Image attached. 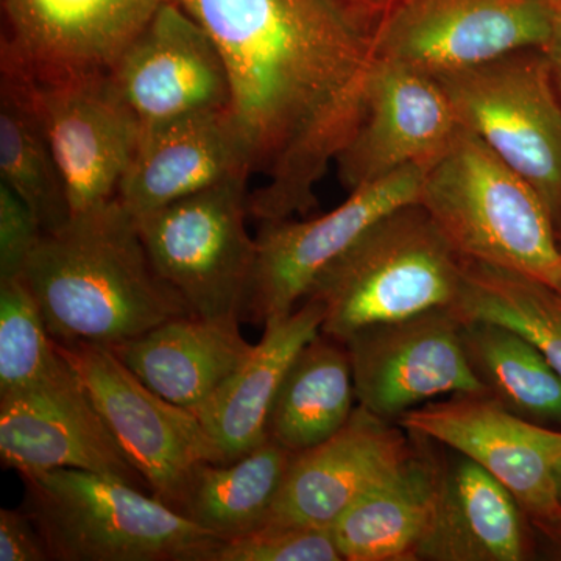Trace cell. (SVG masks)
Segmentation results:
<instances>
[{
  "mask_svg": "<svg viewBox=\"0 0 561 561\" xmlns=\"http://www.w3.org/2000/svg\"><path fill=\"white\" fill-rule=\"evenodd\" d=\"M213 36L230 81L228 116L251 175L250 217L290 219L353 138L370 80L375 27L342 0H175Z\"/></svg>",
  "mask_w": 561,
  "mask_h": 561,
  "instance_id": "cell-1",
  "label": "cell"
},
{
  "mask_svg": "<svg viewBox=\"0 0 561 561\" xmlns=\"http://www.w3.org/2000/svg\"><path fill=\"white\" fill-rule=\"evenodd\" d=\"M24 279L60 345L114 348L164 321L192 316L154 271L138 220L119 198L44 234Z\"/></svg>",
  "mask_w": 561,
  "mask_h": 561,
  "instance_id": "cell-2",
  "label": "cell"
},
{
  "mask_svg": "<svg viewBox=\"0 0 561 561\" xmlns=\"http://www.w3.org/2000/svg\"><path fill=\"white\" fill-rule=\"evenodd\" d=\"M419 203L460 257L522 273L561 295V250L548 206L468 128L460 125L424 169Z\"/></svg>",
  "mask_w": 561,
  "mask_h": 561,
  "instance_id": "cell-3",
  "label": "cell"
},
{
  "mask_svg": "<svg viewBox=\"0 0 561 561\" xmlns=\"http://www.w3.org/2000/svg\"><path fill=\"white\" fill-rule=\"evenodd\" d=\"M461 271L463 260L430 213L411 203L362 232L317 276L306 298L323 306L321 332L343 343L365 328L453 309Z\"/></svg>",
  "mask_w": 561,
  "mask_h": 561,
  "instance_id": "cell-4",
  "label": "cell"
},
{
  "mask_svg": "<svg viewBox=\"0 0 561 561\" xmlns=\"http://www.w3.org/2000/svg\"><path fill=\"white\" fill-rule=\"evenodd\" d=\"M22 511L57 561H208L221 540L153 494L101 472H21Z\"/></svg>",
  "mask_w": 561,
  "mask_h": 561,
  "instance_id": "cell-5",
  "label": "cell"
},
{
  "mask_svg": "<svg viewBox=\"0 0 561 561\" xmlns=\"http://www.w3.org/2000/svg\"><path fill=\"white\" fill-rule=\"evenodd\" d=\"M249 180L225 181L136 219L151 265L192 316L247 317L257 257L247 230Z\"/></svg>",
  "mask_w": 561,
  "mask_h": 561,
  "instance_id": "cell-6",
  "label": "cell"
},
{
  "mask_svg": "<svg viewBox=\"0 0 561 561\" xmlns=\"http://www.w3.org/2000/svg\"><path fill=\"white\" fill-rule=\"evenodd\" d=\"M461 127L474 133L561 216V98L549 55L513 51L472 68L438 73Z\"/></svg>",
  "mask_w": 561,
  "mask_h": 561,
  "instance_id": "cell-7",
  "label": "cell"
},
{
  "mask_svg": "<svg viewBox=\"0 0 561 561\" xmlns=\"http://www.w3.org/2000/svg\"><path fill=\"white\" fill-rule=\"evenodd\" d=\"M557 16V0H389L375 25V55L434 77L546 50Z\"/></svg>",
  "mask_w": 561,
  "mask_h": 561,
  "instance_id": "cell-8",
  "label": "cell"
},
{
  "mask_svg": "<svg viewBox=\"0 0 561 561\" xmlns=\"http://www.w3.org/2000/svg\"><path fill=\"white\" fill-rule=\"evenodd\" d=\"M397 423L485 468L546 538L560 529L561 432L507 411L486 393L453 394L405 412Z\"/></svg>",
  "mask_w": 561,
  "mask_h": 561,
  "instance_id": "cell-9",
  "label": "cell"
},
{
  "mask_svg": "<svg viewBox=\"0 0 561 561\" xmlns=\"http://www.w3.org/2000/svg\"><path fill=\"white\" fill-rule=\"evenodd\" d=\"M57 345L150 493L176 511L195 468L219 463L195 413L154 393L110 346Z\"/></svg>",
  "mask_w": 561,
  "mask_h": 561,
  "instance_id": "cell-10",
  "label": "cell"
},
{
  "mask_svg": "<svg viewBox=\"0 0 561 561\" xmlns=\"http://www.w3.org/2000/svg\"><path fill=\"white\" fill-rule=\"evenodd\" d=\"M424 168L408 165L351 191L331 213L309 220L262 221L245 319L267 324L289 317L332 261L393 209L419 203Z\"/></svg>",
  "mask_w": 561,
  "mask_h": 561,
  "instance_id": "cell-11",
  "label": "cell"
},
{
  "mask_svg": "<svg viewBox=\"0 0 561 561\" xmlns=\"http://www.w3.org/2000/svg\"><path fill=\"white\" fill-rule=\"evenodd\" d=\"M357 404L393 421L442 394L486 393L451 308L354 332L345 342Z\"/></svg>",
  "mask_w": 561,
  "mask_h": 561,
  "instance_id": "cell-12",
  "label": "cell"
},
{
  "mask_svg": "<svg viewBox=\"0 0 561 561\" xmlns=\"http://www.w3.org/2000/svg\"><path fill=\"white\" fill-rule=\"evenodd\" d=\"M0 459L18 474L73 468L150 491L68 359L49 381L0 397Z\"/></svg>",
  "mask_w": 561,
  "mask_h": 561,
  "instance_id": "cell-13",
  "label": "cell"
},
{
  "mask_svg": "<svg viewBox=\"0 0 561 561\" xmlns=\"http://www.w3.org/2000/svg\"><path fill=\"white\" fill-rule=\"evenodd\" d=\"M108 77L142 127L230 105L219 47L175 0L162 3Z\"/></svg>",
  "mask_w": 561,
  "mask_h": 561,
  "instance_id": "cell-14",
  "label": "cell"
},
{
  "mask_svg": "<svg viewBox=\"0 0 561 561\" xmlns=\"http://www.w3.org/2000/svg\"><path fill=\"white\" fill-rule=\"evenodd\" d=\"M33 87L72 216L116 201L142 124L114 90L108 73L33 80Z\"/></svg>",
  "mask_w": 561,
  "mask_h": 561,
  "instance_id": "cell-15",
  "label": "cell"
},
{
  "mask_svg": "<svg viewBox=\"0 0 561 561\" xmlns=\"http://www.w3.org/2000/svg\"><path fill=\"white\" fill-rule=\"evenodd\" d=\"M168 0H2L0 58L38 83L108 73Z\"/></svg>",
  "mask_w": 561,
  "mask_h": 561,
  "instance_id": "cell-16",
  "label": "cell"
},
{
  "mask_svg": "<svg viewBox=\"0 0 561 561\" xmlns=\"http://www.w3.org/2000/svg\"><path fill=\"white\" fill-rule=\"evenodd\" d=\"M459 127L434 77L376 58L359 125L335 160L339 179L351 192L408 165L426 169Z\"/></svg>",
  "mask_w": 561,
  "mask_h": 561,
  "instance_id": "cell-17",
  "label": "cell"
},
{
  "mask_svg": "<svg viewBox=\"0 0 561 561\" xmlns=\"http://www.w3.org/2000/svg\"><path fill=\"white\" fill-rule=\"evenodd\" d=\"M409 435L357 404L337 434L291 456L265 524L331 529L354 502L411 459L415 438Z\"/></svg>",
  "mask_w": 561,
  "mask_h": 561,
  "instance_id": "cell-18",
  "label": "cell"
},
{
  "mask_svg": "<svg viewBox=\"0 0 561 561\" xmlns=\"http://www.w3.org/2000/svg\"><path fill=\"white\" fill-rule=\"evenodd\" d=\"M228 110L142 127L117 198L136 219L228 180L250 179Z\"/></svg>",
  "mask_w": 561,
  "mask_h": 561,
  "instance_id": "cell-19",
  "label": "cell"
},
{
  "mask_svg": "<svg viewBox=\"0 0 561 561\" xmlns=\"http://www.w3.org/2000/svg\"><path fill=\"white\" fill-rule=\"evenodd\" d=\"M435 461L434 516L419 560H529L531 523L511 491L481 465L454 449Z\"/></svg>",
  "mask_w": 561,
  "mask_h": 561,
  "instance_id": "cell-20",
  "label": "cell"
},
{
  "mask_svg": "<svg viewBox=\"0 0 561 561\" xmlns=\"http://www.w3.org/2000/svg\"><path fill=\"white\" fill-rule=\"evenodd\" d=\"M324 309L306 298L286 319L267 324L249 359L201 408L195 416L219 463H231L267 440L268 413L291 362L321 332Z\"/></svg>",
  "mask_w": 561,
  "mask_h": 561,
  "instance_id": "cell-21",
  "label": "cell"
},
{
  "mask_svg": "<svg viewBox=\"0 0 561 561\" xmlns=\"http://www.w3.org/2000/svg\"><path fill=\"white\" fill-rule=\"evenodd\" d=\"M238 319L187 316L111 348L154 393L181 405L201 408L253 353Z\"/></svg>",
  "mask_w": 561,
  "mask_h": 561,
  "instance_id": "cell-22",
  "label": "cell"
},
{
  "mask_svg": "<svg viewBox=\"0 0 561 561\" xmlns=\"http://www.w3.org/2000/svg\"><path fill=\"white\" fill-rule=\"evenodd\" d=\"M411 434V432H409ZM415 438L411 459L331 527L345 561H419L437 493V461Z\"/></svg>",
  "mask_w": 561,
  "mask_h": 561,
  "instance_id": "cell-23",
  "label": "cell"
},
{
  "mask_svg": "<svg viewBox=\"0 0 561 561\" xmlns=\"http://www.w3.org/2000/svg\"><path fill=\"white\" fill-rule=\"evenodd\" d=\"M0 183L27 203L44 234L72 219L68 190L27 73L0 58Z\"/></svg>",
  "mask_w": 561,
  "mask_h": 561,
  "instance_id": "cell-24",
  "label": "cell"
},
{
  "mask_svg": "<svg viewBox=\"0 0 561 561\" xmlns=\"http://www.w3.org/2000/svg\"><path fill=\"white\" fill-rule=\"evenodd\" d=\"M353 368L342 342L320 332L291 362L268 413L267 438L291 454L327 442L356 405Z\"/></svg>",
  "mask_w": 561,
  "mask_h": 561,
  "instance_id": "cell-25",
  "label": "cell"
},
{
  "mask_svg": "<svg viewBox=\"0 0 561 561\" xmlns=\"http://www.w3.org/2000/svg\"><path fill=\"white\" fill-rule=\"evenodd\" d=\"M294 454L265 440L231 463L198 465L176 512L221 541L267 523Z\"/></svg>",
  "mask_w": 561,
  "mask_h": 561,
  "instance_id": "cell-26",
  "label": "cell"
},
{
  "mask_svg": "<svg viewBox=\"0 0 561 561\" xmlns=\"http://www.w3.org/2000/svg\"><path fill=\"white\" fill-rule=\"evenodd\" d=\"M461 341L493 400L535 423H561V376L534 345L489 321H461Z\"/></svg>",
  "mask_w": 561,
  "mask_h": 561,
  "instance_id": "cell-27",
  "label": "cell"
},
{
  "mask_svg": "<svg viewBox=\"0 0 561 561\" xmlns=\"http://www.w3.org/2000/svg\"><path fill=\"white\" fill-rule=\"evenodd\" d=\"M463 260L453 311L461 321L501 324L540 351L561 376V295L540 280Z\"/></svg>",
  "mask_w": 561,
  "mask_h": 561,
  "instance_id": "cell-28",
  "label": "cell"
},
{
  "mask_svg": "<svg viewBox=\"0 0 561 561\" xmlns=\"http://www.w3.org/2000/svg\"><path fill=\"white\" fill-rule=\"evenodd\" d=\"M65 364L25 279L0 280V397L46 382Z\"/></svg>",
  "mask_w": 561,
  "mask_h": 561,
  "instance_id": "cell-29",
  "label": "cell"
},
{
  "mask_svg": "<svg viewBox=\"0 0 561 561\" xmlns=\"http://www.w3.org/2000/svg\"><path fill=\"white\" fill-rule=\"evenodd\" d=\"M208 561H343L331 529L265 524L234 540L220 541Z\"/></svg>",
  "mask_w": 561,
  "mask_h": 561,
  "instance_id": "cell-30",
  "label": "cell"
},
{
  "mask_svg": "<svg viewBox=\"0 0 561 561\" xmlns=\"http://www.w3.org/2000/svg\"><path fill=\"white\" fill-rule=\"evenodd\" d=\"M43 236L27 203L0 183V280L24 278Z\"/></svg>",
  "mask_w": 561,
  "mask_h": 561,
  "instance_id": "cell-31",
  "label": "cell"
},
{
  "mask_svg": "<svg viewBox=\"0 0 561 561\" xmlns=\"http://www.w3.org/2000/svg\"><path fill=\"white\" fill-rule=\"evenodd\" d=\"M46 541L22 508L0 511V561H49Z\"/></svg>",
  "mask_w": 561,
  "mask_h": 561,
  "instance_id": "cell-32",
  "label": "cell"
},
{
  "mask_svg": "<svg viewBox=\"0 0 561 561\" xmlns=\"http://www.w3.org/2000/svg\"><path fill=\"white\" fill-rule=\"evenodd\" d=\"M557 2H559V16H557L556 36H553L551 46L546 49V54L551 60L553 80H556L561 98V0H557Z\"/></svg>",
  "mask_w": 561,
  "mask_h": 561,
  "instance_id": "cell-33",
  "label": "cell"
},
{
  "mask_svg": "<svg viewBox=\"0 0 561 561\" xmlns=\"http://www.w3.org/2000/svg\"><path fill=\"white\" fill-rule=\"evenodd\" d=\"M546 540H548L549 546H551L553 559L561 560V527L552 537L546 538Z\"/></svg>",
  "mask_w": 561,
  "mask_h": 561,
  "instance_id": "cell-34",
  "label": "cell"
},
{
  "mask_svg": "<svg viewBox=\"0 0 561 561\" xmlns=\"http://www.w3.org/2000/svg\"><path fill=\"white\" fill-rule=\"evenodd\" d=\"M354 2H357V5L364 7V9L379 11V14H381L389 0H354Z\"/></svg>",
  "mask_w": 561,
  "mask_h": 561,
  "instance_id": "cell-35",
  "label": "cell"
},
{
  "mask_svg": "<svg viewBox=\"0 0 561 561\" xmlns=\"http://www.w3.org/2000/svg\"><path fill=\"white\" fill-rule=\"evenodd\" d=\"M553 227H556L557 242H559V247L561 250V216L559 219L553 221Z\"/></svg>",
  "mask_w": 561,
  "mask_h": 561,
  "instance_id": "cell-36",
  "label": "cell"
},
{
  "mask_svg": "<svg viewBox=\"0 0 561 561\" xmlns=\"http://www.w3.org/2000/svg\"><path fill=\"white\" fill-rule=\"evenodd\" d=\"M559 483H560V491H561V467H560V470H559Z\"/></svg>",
  "mask_w": 561,
  "mask_h": 561,
  "instance_id": "cell-37",
  "label": "cell"
}]
</instances>
